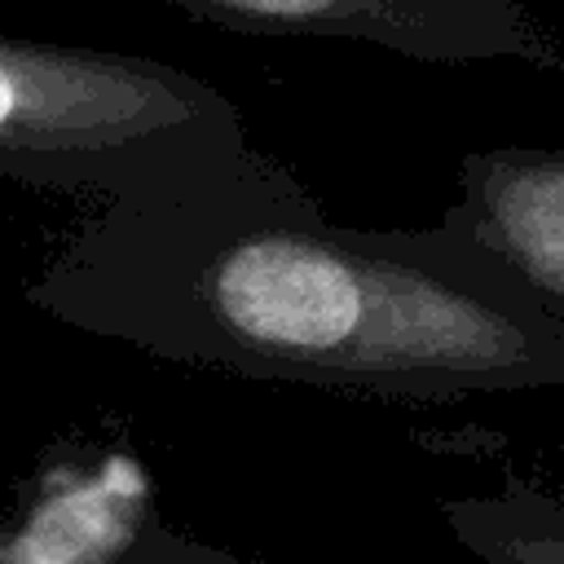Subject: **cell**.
Returning <instances> with one entry per match:
<instances>
[{"mask_svg": "<svg viewBox=\"0 0 564 564\" xmlns=\"http://www.w3.org/2000/svg\"><path fill=\"white\" fill-rule=\"evenodd\" d=\"M97 339L247 379L454 401L564 392V317L449 212L335 225L251 141L97 203L26 282Z\"/></svg>", "mask_w": 564, "mask_h": 564, "instance_id": "1", "label": "cell"}, {"mask_svg": "<svg viewBox=\"0 0 564 564\" xmlns=\"http://www.w3.org/2000/svg\"><path fill=\"white\" fill-rule=\"evenodd\" d=\"M247 115L154 57L0 35V176L119 198L242 150Z\"/></svg>", "mask_w": 564, "mask_h": 564, "instance_id": "2", "label": "cell"}, {"mask_svg": "<svg viewBox=\"0 0 564 564\" xmlns=\"http://www.w3.org/2000/svg\"><path fill=\"white\" fill-rule=\"evenodd\" d=\"M242 35L357 40L432 66L524 62L564 70L555 31L524 0H172Z\"/></svg>", "mask_w": 564, "mask_h": 564, "instance_id": "3", "label": "cell"}, {"mask_svg": "<svg viewBox=\"0 0 564 564\" xmlns=\"http://www.w3.org/2000/svg\"><path fill=\"white\" fill-rule=\"evenodd\" d=\"M445 212L564 317V150L463 154L458 198Z\"/></svg>", "mask_w": 564, "mask_h": 564, "instance_id": "4", "label": "cell"}, {"mask_svg": "<svg viewBox=\"0 0 564 564\" xmlns=\"http://www.w3.org/2000/svg\"><path fill=\"white\" fill-rule=\"evenodd\" d=\"M445 529L485 564H564V494L511 471L441 502Z\"/></svg>", "mask_w": 564, "mask_h": 564, "instance_id": "5", "label": "cell"}, {"mask_svg": "<svg viewBox=\"0 0 564 564\" xmlns=\"http://www.w3.org/2000/svg\"><path fill=\"white\" fill-rule=\"evenodd\" d=\"M97 564H269V560H238L220 546H203V542H189L181 533H167L141 507L137 520L123 529V538Z\"/></svg>", "mask_w": 564, "mask_h": 564, "instance_id": "6", "label": "cell"}]
</instances>
